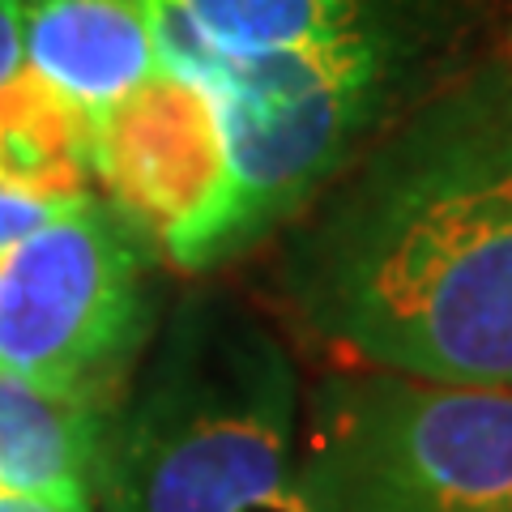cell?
Masks as SVG:
<instances>
[{"label": "cell", "instance_id": "4", "mask_svg": "<svg viewBox=\"0 0 512 512\" xmlns=\"http://www.w3.org/2000/svg\"><path fill=\"white\" fill-rule=\"evenodd\" d=\"M299 478L320 512H512V393L338 367Z\"/></svg>", "mask_w": 512, "mask_h": 512}, {"label": "cell", "instance_id": "7", "mask_svg": "<svg viewBox=\"0 0 512 512\" xmlns=\"http://www.w3.org/2000/svg\"><path fill=\"white\" fill-rule=\"evenodd\" d=\"M22 64L103 111L158 69L150 0H22Z\"/></svg>", "mask_w": 512, "mask_h": 512}, {"label": "cell", "instance_id": "3", "mask_svg": "<svg viewBox=\"0 0 512 512\" xmlns=\"http://www.w3.org/2000/svg\"><path fill=\"white\" fill-rule=\"evenodd\" d=\"M453 35L448 0H419L291 52H214L197 82L218 103L231 167L218 261H231L308 210L436 86V64Z\"/></svg>", "mask_w": 512, "mask_h": 512}, {"label": "cell", "instance_id": "2", "mask_svg": "<svg viewBox=\"0 0 512 512\" xmlns=\"http://www.w3.org/2000/svg\"><path fill=\"white\" fill-rule=\"evenodd\" d=\"M99 478L111 512H320L299 478L291 350L231 295L180 299Z\"/></svg>", "mask_w": 512, "mask_h": 512}, {"label": "cell", "instance_id": "9", "mask_svg": "<svg viewBox=\"0 0 512 512\" xmlns=\"http://www.w3.org/2000/svg\"><path fill=\"white\" fill-rule=\"evenodd\" d=\"M0 188L47 201L94 192L90 111L26 64L0 86Z\"/></svg>", "mask_w": 512, "mask_h": 512}, {"label": "cell", "instance_id": "10", "mask_svg": "<svg viewBox=\"0 0 512 512\" xmlns=\"http://www.w3.org/2000/svg\"><path fill=\"white\" fill-rule=\"evenodd\" d=\"M222 56H261L325 43L419 0H163Z\"/></svg>", "mask_w": 512, "mask_h": 512}, {"label": "cell", "instance_id": "1", "mask_svg": "<svg viewBox=\"0 0 512 512\" xmlns=\"http://www.w3.org/2000/svg\"><path fill=\"white\" fill-rule=\"evenodd\" d=\"M278 286L342 367L512 393V60L384 128L299 214Z\"/></svg>", "mask_w": 512, "mask_h": 512}, {"label": "cell", "instance_id": "6", "mask_svg": "<svg viewBox=\"0 0 512 512\" xmlns=\"http://www.w3.org/2000/svg\"><path fill=\"white\" fill-rule=\"evenodd\" d=\"M90 167L107 205L171 265H218L231 167L218 103L192 77L154 69L146 82L90 111Z\"/></svg>", "mask_w": 512, "mask_h": 512}, {"label": "cell", "instance_id": "13", "mask_svg": "<svg viewBox=\"0 0 512 512\" xmlns=\"http://www.w3.org/2000/svg\"><path fill=\"white\" fill-rule=\"evenodd\" d=\"M0 512H90V504H82V500H52V495L0 491Z\"/></svg>", "mask_w": 512, "mask_h": 512}, {"label": "cell", "instance_id": "8", "mask_svg": "<svg viewBox=\"0 0 512 512\" xmlns=\"http://www.w3.org/2000/svg\"><path fill=\"white\" fill-rule=\"evenodd\" d=\"M107 406L0 367V491L90 504L107 448Z\"/></svg>", "mask_w": 512, "mask_h": 512}, {"label": "cell", "instance_id": "12", "mask_svg": "<svg viewBox=\"0 0 512 512\" xmlns=\"http://www.w3.org/2000/svg\"><path fill=\"white\" fill-rule=\"evenodd\" d=\"M22 69V0H0V86Z\"/></svg>", "mask_w": 512, "mask_h": 512}, {"label": "cell", "instance_id": "5", "mask_svg": "<svg viewBox=\"0 0 512 512\" xmlns=\"http://www.w3.org/2000/svg\"><path fill=\"white\" fill-rule=\"evenodd\" d=\"M150 261L154 248L94 192L0 248V367L111 402L154 320Z\"/></svg>", "mask_w": 512, "mask_h": 512}, {"label": "cell", "instance_id": "11", "mask_svg": "<svg viewBox=\"0 0 512 512\" xmlns=\"http://www.w3.org/2000/svg\"><path fill=\"white\" fill-rule=\"evenodd\" d=\"M77 201H47V197H26V192L0 188V248H9V244H18V239L35 235L39 227H47V222L60 218L64 210H73Z\"/></svg>", "mask_w": 512, "mask_h": 512}]
</instances>
